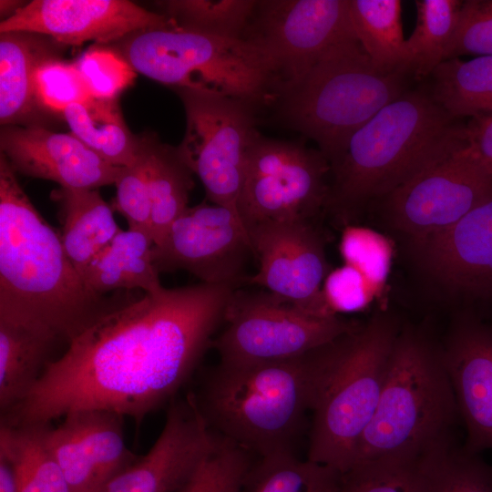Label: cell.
<instances>
[{"label": "cell", "instance_id": "39", "mask_svg": "<svg viewBox=\"0 0 492 492\" xmlns=\"http://www.w3.org/2000/svg\"><path fill=\"white\" fill-rule=\"evenodd\" d=\"M415 461L380 459L355 465L341 474L340 492H414Z\"/></svg>", "mask_w": 492, "mask_h": 492}, {"label": "cell", "instance_id": "10", "mask_svg": "<svg viewBox=\"0 0 492 492\" xmlns=\"http://www.w3.org/2000/svg\"><path fill=\"white\" fill-rule=\"evenodd\" d=\"M330 164L300 141L258 134L246 158L237 201L246 230L271 221L315 220L325 212Z\"/></svg>", "mask_w": 492, "mask_h": 492}, {"label": "cell", "instance_id": "41", "mask_svg": "<svg viewBox=\"0 0 492 492\" xmlns=\"http://www.w3.org/2000/svg\"><path fill=\"white\" fill-rule=\"evenodd\" d=\"M115 185L113 210L126 219L128 229L141 231L152 237L151 202L141 155L133 166L123 169Z\"/></svg>", "mask_w": 492, "mask_h": 492}, {"label": "cell", "instance_id": "17", "mask_svg": "<svg viewBox=\"0 0 492 492\" xmlns=\"http://www.w3.org/2000/svg\"><path fill=\"white\" fill-rule=\"evenodd\" d=\"M62 418L56 427L41 425L42 436L70 492H100L138 457L126 445L123 415L84 409Z\"/></svg>", "mask_w": 492, "mask_h": 492}, {"label": "cell", "instance_id": "1", "mask_svg": "<svg viewBox=\"0 0 492 492\" xmlns=\"http://www.w3.org/2000/svg\"><path fill=\"white\" fill-rule=\"evenodd\" d=\"M235 289L200 282L120 302L54 359L1 422L50 424L102 409L139 423L177 397L224 322Z\"/></svg>", "mask_w": 492, "mask_h": 492}, {"label": "cell", "instance_id": "13", "mask_svg": "<svg viewBox=\"0 0 492 492\" xmlns=\"http://www.w3.org/2000/svg\"><path fill=\"white\" fill-rule=\"evenodd\" d=\"M490 195L492 176L466 144L381 200L389 222L414 244L451 228Z\"/></svg>", "mask_w": 492, "mask_h": 492}, {"label": "cell", "instance_id": "22", "mask_svg": "<svg viewBox=\"0 0 492 492\" xmlns=\"http://www.w3.org/2000/svg\"><path fill=\"white\" fill-rule=\"evenodd\" d=\"M67 47L49 36L23 31L0 33V123L43 127L34 94V74L46 59Z\"/></svg>", "mask_w": 492, "mask_h": 492}, {"label": "cell", "instance_id": "31", "mask_svg": "<svg viewBox=\"0 0 492 492\" xmlns=\"http://www.w3.org/2000/svg\"><path fill=\"white\" fill-rule=\"evenodd\" d=\"M463 1L416 0L415 30L405 40L406 69L417 80L429 77L446 61Z\"/></svg>", "mask_w": 492, "mask_h": 492}, {"label": "cell", "instance_id": "9", "mask_svg": "<svg viewBox=\"0 0 492 492\" xmlns=\"http://www.w3.org/2000/svg\"><path fill=\"white\" fill-rule=\"evenodd\" d=\"M225 327L211 343L220 361L275 362L302 356L325 346L358 324L338 315L321 316L265 290L235 289Z\"/></svg>", "mask_w": 492, "mask_h": 492}, {"label": "cell", "instance_id": "6", "mask_svg": "<svg viewBox=\"0 0 492 492\" xmlns=\"http://www.w3.org/2000/svg\"><path fill=\"white\" fill-rule=\"evenodd\" d=\"M410 76L376 67L357 40L349 41L277 87L269 106L277 121L313 140L330 163L354 132L408 89Z\"/></svg>", "mask_w": 492, "mask_h": 492}, {"label": "cell", "instance_id": "45", "mask_svg": "<svg viewBox=\"0 0 492 492\" xmlns=\"http://www.w3.org/2000/svg\"><path fill=\"white\" fill-rule=\"evenodd\" d=\"M22 2L19 1H3L0 2V7H1V16L3 17V15L5 16V18L14 15L19 8L24 6L26 4H21Z\"/></svg>", "mask_w": 492, "mask_h": 492}, {"label": "cell", "instance_id": "11", "mask_svg": "<svg viewBox=\"0 0 492 492\" xmlns=\"http://www.w3.org/2000/svg\"><path fill=\"white\" fill-rule=\"evenodd\" d=\"M175 91L186 115L185 134L176 148L180 159L200 179L210 203L238 213L247 154L260 133L258 109L243 100L219 94Z\"/></svg>", "mask_w": 492, "mask_h": 492}, {"label": "cell", "instance_id": "14", "mask_svg": "<svg viewBox=\"0 0 492 492\" xmlns=\"http://www.w3.org/2000/svg\"><path fill=\"white\" fill-rule=\"evenodd\" d=\"M159 273L186 271L204 283L238 289L245 285L250 238L239 214L203 202L189 207L153 246Z\"/></svg>", "mask_w": 492, "mask_h": 492}, {"label": "cell", "instance_id": "2", "mask_svg": "<svg viewBox=\"0 0 492 492\" xmlns=\"http://www.w3.org/2000/svg\"><path fill=\"white\" fill-rule=\"evenodd\" d=\"M118 304L86 285L0 153V322L67 345Z\"/></svg>", "mask_w": 492, "mask_h": 492}, {"label": "cell", "instance_id": "12", "mask_svg": "<svg viewBox=\"0 0 492 492\" xmlns=\"http://www.w3.org/2000/svg\"><path fill=\"white\" fill-rule=\"evenodd\" d=\"M242 38L269 60L275 88L299 79L333 48L357 40L349 0H258Z\"/></svg>", "mask_w": 492, "mask_h": 492}, {"label": "cell", "instance_id": "28", "mask_svg": "<svg viewBox=\"0 0 492 492\" xmlns=\"http://www.w3.org/2000/svg\"><path fill=\"white\" fill-rule=\"evenodd\" d=\"M429 77L434 97L452 117H492V56L448 59Z\"/></svg>", "mask_w": 492, "mask_h": 492}, {"label": "cell", "instance_id": "18", "mask_svg": "<svg viewBox=\"0 0 492 492\" xmlns=\"http://www.w3.org/2000/svg\"><path fill=\"white\" fill-rule=\"evenodd\" d=\"M441 346L466 450L492 449V322L473 310L455 316Z\"/></svg>", "mask_w": 492, "mask_h": 492}, {"label": "cell", "instance_id": "35", "mask_svg": "<svg viewBox=\"0 0 492 492\" xmlns=\"http://www.w3.org/2000/svg\"><path fill=\"white\" fill-rule=\"evenodd\" d=\"M251 455L216 435L208 453L178 492H241Z\"/></svg>", "mask_w": 492, "mask_h": 492}, {"label": "cell", "instance_id": "25", "mask_svg": "<svg viewBox=\"0 0 492 492\" xmlns=\"http://www.w3.org/2000/svg\"><path fill=\"white\" fill-rule=\"evenodd\" d=\"M62 117L71 134L107 163L127 168L138 160L144 138H138L131 133L118 99L91 97L68 106Z\"/></svg>", "mask_w": 492, "mask_h": 492}, {"label": "cell", "instance_id": "42", "mask_svg": "<svg viewBox=\"0 0 492 492\" xmlns=\"http://www.w3.org/2000/svg\"><path fill=\"white\" fill-rule=\"evenodd\" d=\"M375 293L368 280L347 264L331 270L323 284L325 303L334 315L363 311Z\"/></svg>", "mask_w": 492, "mask_h": 492}, {"label": "cell", "instance_id": "7", "mask_svg": "<svg viewBox=\"0 0 492 492\" xmlns=\"http://www.w3.org/2000/svg\"><path fill=\"white\" fill-rule=\"evenodd\" d=\"M401 330L392 314H374L331 343L312 411L306 458L341 473L376 410Z\"/></svg>", "mask_w": 492, "mask_h": 492}, {"label": "cell", "instance_id": "43", "mask_svg": "<svg viewBox=\"0 0 492 492\" xmlns=\"http://www.w3.org/2000/svg\"><path fill=\"white\" fill-rule=\"evenodd\" d=\"M466 137L472 157L492 176V117L471 118L466 124Z\"/></svg>", "mask_w": 492, "mask_h": 492}, {"label": "cell", "instance_id": "33", "mask_svg": "<svg viewBox=\"0 0 492 492\" xmlns=\"http://www.w3.org/2000/svg\"><path fill=\"white\" fill-rule=\"evenodd\" d=\"M0 449L13 459L17 492H70L67 480L47 449L41 425H0Z\"/></svg>", "mask_w": 492, "mask_h": 492}, {"label": "cell", "instance_id": "24", "mask_svg": "<svg viewBox=\"0 0 492 492\" xmlns=\"http://www.w3.org/2000/svg\"><path fill=\"white\" fill-rule=\"evenodd\" d=\"M154 241L144 231H119L82 272L86 285L95 293L117 290H142L154 293L164 287L153 261Z\"/></svg>", "mask_w": 492, "mask_h": 492}, {"label": "cell", "instance_id": "36", "mask_svg": "<svg viewBox=\"0 0 492 492\" xmlns=\"http://www.w3.org/2000/svg\"><path fill=\"white\" fill-rule=\"evenodd\" d=\"M34 94L45 113H59L70 105L91 97L87 83L75 62L54 56L43 61L34 74Z\"/></svg>", "mask_w": 492, "mask_h": 492}, {"label": "cell", "instance_id": "5", "mask_svg": "<svg viewBox=\"0 0 492 492\" xmlns=\"http://www.w3.org/2000/svg\"><path fill=\"white\" fill-rule=\"evenodd\" d=\"M458 422L441 346L419 329L401 328L376 410L352 467L380 459L415 461L456 442Z\"/></svg>", "mask_w": 492, "mask_h": 492}, {"label": "cell", "instance_id": "37", "mask_svg": "<svg viewBox=\"0 0 492 492\" xmlns=\"http://www.w3.org/2000/svg\"><path fill=\"white\" fill-rule=\"evenodd\" d=\"M75 63L95 98L118 99L136 78L137 72L111 46L94 45Z\"/></svg>", "mask_w": 492, "mask_h": 492}, {"label": "cell", "instance_id": "3", "mask_svg": "<svg viewBox=\"0 0 492 492\" xmlns=\"http://www.w3.org/2000/svg\"><path fill=\"white\" fill-rule=\"evenodd\" d=\"M466 144V124L436 100L428 85L408 88L354 132L329 163L325 212L350 225L371 201Z\"/></svg>", "mask_w": 492, "mask_h": 492}, {"label": "cell", "instance_id": "32", "mask_svg": "<svg viewBox=\"0 0 492 492\" xmlns=\"http://www.w3.org/2000/svg\"><path fill=\"white\" fill-rule=\"evenodd\" d=\"M341 472L294 453L257 457L241 492H340Z\"/></svg>", "mask_w": 492, "mask_h": 492}, {"label": "cell", "instance_id": "40", "mask_svg": "<svg viewBox=\"0 0 492 492\" xmlns=\"http://www.w3.org/2000/svg\"><path fill=\"white\" fill-rule=\"evenodd\" d=\"M464 55L492 56V0L463 1L446 60Z\"/></svg>", "mask_w": 492, "mask_h": 492}, {"label": "cell", "instance_id": "34", "mask_svg": "<svg viewBox=\"0 0 492 492\" xmlns=\"http://www.w3.org/2000/svg\"><path fill=\"white\" fill-rule=\"evenodd\" d=\"M258 0H169L164 15L177 26L200 33L241 39Z\"/></svg>", "mask_w": 492, "mask_h": 492}, {"label": "cell", "instance_id": "29", "mask_svg": "<svg viewBox=\"0 0 492 492\" xmlns=\"http://www.w3.org/2000/svg\"><path fill=\"white\" fill-rule=\"evenodd\" d=\"M352 26L372 63L384 71L407 74L399 0H349ZM410 75V74H409Z\"/></svg>", "mask_w": 492, "mask_h": 492}, {"label": "cell", "instance_id": "20", "mask_svg": "<svg viewBox=\"0 0 492 492\" xmlns=\"http://www.w3.org/2000/svg\"><path fill=\"white\" fill-rule=\"evenodd\" d=\"M0 153L15 173L62 188L97 190L115 184L124 169L104 161L73 134L38 126H2Z\"/></svg>", "mask_w": 492, "mask_h": 492}, {"label": "cell", "instance_id": "44", "mask_svg": "<svg viewBox=\"0 0 492 492\" xmlns=\"http://www.w3.org/2000/svg\"><path fill=\"white\" fill-rule=\"evenodd\" d=\"M0 492H17L15 463L3 449H0Z\"/></svg>", "mask_w": 492, "mask_h": 492}, {"label": "cell", "instance_id": "38", "mask_svg": "<svg viewBox=\"0 0 492 492\" xmlns=\"http://www.w3.org/2000/svg\"><path fill=\"white\" fill-rule=\"evenodd\" d=\"M345 264L359 271L374 289H382L391 264L392 249L384 237L372 230L347 225L340 241Z\"/></svg>", "mask_w": 492, "mask_h": 492}, {"label": "cell", "instance_id": "8", "mask_svg": "<svg viewBox=\"0 0 492 492\" xmlns=\"http://www.w3.org/2000/svg\"><path fill=\"white\" fill-rule=\"evenodd\" d=\"M113 48L136 72L174 90L219 94L248 102L258 110L269 106L274 94L276 77L269 60L243 38L174 26L132 33Z\"/></svg>", "mask_w": 492, "mask_h": 492}, {"label": "cell", "instance_id": "15", "mask_svg": "<svg viewBox=\"0 0 492 492\" xmlns=\"http://www.w3.org/2000/svg\"><path fill=\"white\" fill-rule=\"evenodd\" d=\"M315 220L271 221L247 229L258 271L245 284L258 286L303 310L333 314L323 295L332 270Z\"/></svg>", "mask_w": 492, "mask_h": 492}, {"label": "cell", "instance_id": "4", "mask_svg": "<svg viewBox=\"0 0 492 492\" xmlns=\"http://www.w3.org/2000/svg\"><path fill=\"white\" fill-rule=\"evenodd\" d=\"M331 343L283 361H220L194 394L209 428L257 457L295 454Z\"/></svg>", "mask_w": 492, "mask_h": 492}, {"label": "cell", "instance_id": "23", "mask_svg": "<svg viewBox=\"0 0 492 492\" xmlns=\"http://www.w3.org/2000/svg\"><path fill=\"white\" fill-rule=\"evenodd\" d=\"M64 249L81 275L93 259L122 230L113 209L97 190L58 188L51 192Z\"/></svg>", "mask_w": 492, "mask_h": 492}, {"label": "cell", "instance_id": "21", "mask_svg": "<svg viewBox=\"0 0 492 492\" xmlns=\"http://www.w3.org/2000/svg\"><path fill=\"white\" fill-rule=\"evenodd\" d=\"M414 246L423 267L443 286L492 302V195L451 228Z\"/></svg>", "mask_w": 492, "mask_h": 492}, {"label": "cell", "instance_id": "27", "mask_svg": "<svg viewBox=\"0 0 492 492\" xmlns=\"http://www.w3.org/2000/svg\"><path fill=\"white\" fill-rule=\"evenodd\" d=\"M57 344L28 328L0 322L1 416L26 398L54 360L51 355Z\"/></svg>", "mask_w": 492, "mask_h": 492}, {"label": "cell", "instance_id": "26", "mask_svg": "<svg viewBox=\"0 0 492 492\" xmlns=\"http://www.w3.org/2000/svg\"><path fill=\"white\" fill-rule=\"evenodd\" d=\"M141 153L151 202V232L154 245L165 237L172 223L189 208L194 186L191 170L177 149L145 136Z\"/></svg>", "mask_w": 492, "mask_h": 492}, {"label": "cell", "instance_id": "19", "mask_svg": "<svg viewBox=\"0 0 492 492\" xmlns=\"http://www.w3.org/2000/svg\"><path fill=\"white\" fill-rule=\"evenodd\" d=\"M215 438L194 393L184 399L176 397L150 449L112 477L100 492H178Z\"/></svg>", "mask_w": 492, "mask_h": 492}, {"label": "cell", "instance_id": "30", "mask_svg": "<svg viewBox=\"0 0 492 492\" xmlns=\"http://www.w3.org/2000/svg\"><path fill=\"white\" fill-rule=\"evenodd\" d=\"M414 492H492V465L453 442L415 461Z\"/></svg>", "mask_w": 492, "mask_h": 492}, {"label": "cell", "instance_id": "16", "mask_svg": "<svg viewBox=\"0 0 492 492\" xmlns=\"http://www.w3.org/2000/svg\"><path fill=\"white\" fill-rule=\"evenodd\" d=\"M176 26L165 15L127 0H34L0 23V33L44 35L64 46L118 42L145 29Z\"/></svg>", "mask_w": 492, "mask_h": 492}]
</instances>
